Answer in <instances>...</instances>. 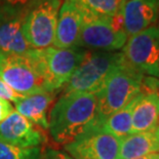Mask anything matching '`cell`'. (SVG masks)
Here are the masks:
<instances>
[{
    "mask_svg": "<svg viewBox=\"0 0 159 159\" xmlns=\"http://www.w3.org/2000/svg\"><path fill=\"white\" fill-rule=\"evenodd\" d=\"M158 124L159 94L141 93L133 110L131 134L153 130L158 126Z\"/></svg>",
    "mask_w": 159,
    "mask_h": 159,
    "instance_id": "14",
    "label": "cell"
},
{
    "mask_svg": "<svg viewBox=\"0 0 159 159\" xmlns=\"http://www.w3.org/2000/svg\"><path fill=\"white\" fill-rule=\"evenodd\" d=\"M81 25L82 11L76 0H64L60 6L56 27L53 45L57 48L77 47Z\"/></svg>",
    "mask_w": 159,
    "mask_h": 159,
    "instance_id": "11",
    "label": "cell"
},
{
    "mask_svg": "<svg viewBox=\"0 0 159 159\" xmlns=\"http://www.w3.org/2000/svg\"><path fill=\"white\" fill-rule=\"evenodd\" d=\"M0 141L21 148L38 147L44 136L33 123L16 111L0 123Z\"/></svg>",
    "mask_w": 159,
    "mask_h": 159,
    "instance_id": "10",
    "label": "cell"
},
{
    "mask_svg": "<svg viewBox=\"0 0 159 159\" xmlns=\"http://www.w3.org/2000/svg\"><path fill=\"white\" fill-rule=\"evenodd\" d=\"M0 78L23 96L46 91L44 81L27 53L24 56L0 53Z\"/></svg>",
    "mask_w": 159,
    "mask_h": 159,
    "instance_id": "8",
    "label": "cell"
},
{
    "mask_svg": "<svg viewBox=\"0 0 159 159\" xmlns=\"http://www.w3.org/2000/svg\"><path fill=\"white\" fill-rule=\"evenodd\" d=\"M97 93L63 94L49 114L48 130L57 144L68 145L81 136L97 131Z\"/></svg>",
    "mask_w": 159,
    "mask_h": 159,
    "instance_id": "1",
    "label": "cell"
},
{
    "mask_svg": "<svg viewBox=\"0 0 159 159\" xmlns=\"http://www.w3.org/2000/svg\"><path fill=\"white\" fill-rule=\"evenodd\" d=\"M124 31L128 37L144 31L158 21V0H127L121 8Z\"/></svg>",
    "mask_w": 159,
    "mask_h": 159,
    "instance_id": "12",
    "label": "cell"
},
{
    "mask_svg": "<svg viewBox=\"0 0 159 159\" xmlns=\"http://www.w3.org/2000/svg\"><path fill=\"white\" fill-rule=\"evenodd\" d=\"M45 84L47 93H53L65 86L82 61L85 52L78 47L57 48L46 47L27 52Z\"/></svg>",
    "mask_w": 159,
    "mask_h": 159,
    "instance_id": "4",
    "label": "cell"
},
{
    "mask_svg": "<svg viewBox=\"0 0 159 159\" xmlns=\"http://www.w3.org/2000/svg\"><path fill=\"white\" fill-rule=\"evenodd\" d=\"M26 97L27 96H23V94L13 90L11 86L7 85L4 81L0 78V99H3L5 101H11L12 103L18 104L22 100L25 99Z\"/></svg>",
    "mask_w": 159,
    "mask_h": 159,
    "instance_id": "20",
    "label": "cell"
},
{
    "mask_svg": "<svg viewBox=\"0 0 159 159\" xmlns=\"http://www.w3.org/2000/svg\"><path fill=\"white\" fill-rule=\"evenodd\" d=\"M81 8L98 16L111 18L121 11L123 0H76Z\"/></svg>",
    "mask_w": 159,
    "mask_h": 159,
    "instance_id": "18",
    "label": "cell"
},
{
    "mask_svg": "<svg viewBox=\"0 0 159 159\" xmlns=\"http://www.w3.org/2000/svg\"><path fill=\"white\" fill-rule=\"evenodd\" d=\"M81 11L82 25L77 47L99 52H114L124 46L128 36L124 31L121 12L111 18H105L94 16L83 8H81Z\"/></svg>",
    "mask_w": 159,
    "mask_h": 159,
    "instance_id": "5",
    "label": "cell"
},
{
    "mask_svg": "<svg viewBox=\"0 0 159 159\" xmlns=\"http://www.w3.org/2000/svg\"><path fill=\"white\" fill-rule=\"evenodd\" d=\"M45 159H73L65 152L57 150H48L45 155Z\"/></svg>",
    "mask_w": 159,
    "mask_h": 159,
    "instance_id": "23",
    "label": "cell"
},
{
    "mask_svg": "<svg viewBox=\"0 0 159 159\" xmlns=\"http://www.w3.org/2000/svg\"><path fill=\"white\" fill-rule=\"evenodd\" d=\"M123 1H124V2H125V1H127V0H123Z\"/></svg>",
    "mask_w": 159,
    "mask_h": 159,
    "instance_id": "28",
    "label": "cell"
},
{
    "mask_svg": "<svg viewBox=\"0 0 159 159\" xmlns=\"http://www.w3.org/2000/svg\"><path fill=\"white\" fill-rule=\"evenodd\" d=\"M121 140L103 131H90L65 146L73 159H118Z\"/></svg>",
    "mask_w": 159,
    "mask_h": 159,
    "instance_id": "9",
    "label": "cell"
},
{
    "mask_svg": "<svg viewBox=\"0 0 159 159\" xmlns=\"http://www.w3.org/2000/svg\"><path fill=\"white\" fill-rule=\"evenodd\" d=\"M143 77V74L131 69L125 62L110 74L102 89L97 93V129L104 119L127 106L131 101L140 96Z\"/></svg>",
    "mask_w": 159,
    "mask_h": 159,
    "instance_id": "2",
    "label": "cell"
},
{
    "mask_svg": "<svg viewBox=\"0 0 159 159\" xmlns=\"http://www.w3.org/2000/svg\"><path fill=\"white\" fill-rule=\"evenodd\" d=\"M13 112L12 105L3 99H0V123L5 120Z\"/></svg>",
    "mask_w": 159,
    "mask_h": 159,
    "instance_id": "22",
    "label": "cell"
},
{
    "mask_svg": "<svg viewBox=\"0 0 159 159\" xmlns=\"http://www.w3.org/2000/svg\"><path fill=\"white\" fill-rule=\"evenodd\" d=\"M40 149L21 148L0 141V159H39Z\"/></svg>",
    "mask_w": 159,
    "mask_h": 159,
    "instance_id": "19",
    "label": "cell"
},
{
    "mask_svg": "<svg viewBox=\"0 0 159 159\" xmlns=\"http://www.w3.org/2000/svg\"><path fill=\"white\" fill-rule=\"evenodd\" d=\"M158 20H159V0H158Z\"/></svg>",
    "mask_w": 159,
    "mask_h": 159,
    "instance_id": "26",
    "label": "cell"
},
{
    "mask_svg": "<svg viewBox=\"0 0 159 159\" xmlns=\"http://www.w3.org/2000/svg\"><path fill=\"white\" fill-rule=\"evenodd\" d=\"M60 6L61 0H38L27 9L23 31L33 49L53 44Z\"/></svg>",
    "mask_w": 159,
    "mask_h": 159,
    "instance_id": "6",
    "label": "cell"
},
{
    "mask_svg": "<svg viewBox=\"0 0 159 159\" xmlns=\"http://www.w3.org/2000/svg\"><path fill=\"white\" fill-rule=\"evenodd\" d=\"M151 153H159V134L153 130L131 134L121 139L118 159H136Z\"/></svg>",
    "mask_w": 159,
    "mask_h": 159,
    "instance_id": "15",
    "label": "cell"
},
{
    "mask_svg": "<svg viewBox=\"0 0 159 159\" xmlns=\"http://www.w3.org/2000/svg\"><path fill=\"white\" fill-rule=\"evenodd\" d=\"M138 98L139 97H137L136 99L131 101L127 106H125L121 110L111 114L106 119H104L99 124L97 130L109 134L111 136L120 139V140L129 136L131 134V116H133V110L138 101Z\"/></svg>",
    "mask_w": 159,
    "mask_h": 159,
    "instance_id": "17",
    "label": "cell"
},
{
    "mask_svg": "<svg viewBox=\"0 0 159 159\" xmlns=\"http://www.w3.org/2000/svg\"><path fill=\"white\" fill-rule=\"evenodd\" d=\"M7 13H8V8L5 7V6H3L1 3H0V25H1L3 21L5 20Z\"/></svg>",
    "mask_w": 159,
    "mask_h": 159,
    "instance_id": "24",
    "label": "cell"
},
{
    "mask_svg": "<svg viewBox=\"0 0 159 159\" xmlns=\"http://www.w3.org/2000/svg\"><path fill=\"white\" fill-rule=\"evenodd\" d=\"M52 93H53L42 91L27 96L21 102L16 104V111L31 123L36 124L37 126L44 129H48L46 112L49 105L53 101Z\"/></svg>",
    "mask_w": 159,
    "mask_h": 159,
    "instance_id": "16",
    "label": "cell"
},
{
    "mask_svg": "<svg viewBox=\"0 0 159 159\" xmlns=\"http://www.w3.org/2000/svg\"><path fill=\"white\" fill-rule=\"evenodd\" d=\"M122 56L131 69L159 78V24L130 36L122 47Z\"/></svg>",
    "mask_w": 159,
    "mask_h": 159,
    "instance_id": "7",
    "label": "cell"
},
{
    "mask_svg": "<svg viewBox=\"0 0 159 159\" xmlns=\"http://www.w3.org/2000/svg\"><path fill=\"white\" fill-rule=\"evenodd\" d=\"M136 159H159V153H151V154L145 155V156L136 158Z\"/></svg>",
    "mask_w": 159,
    "mask_h": 159,
    "instance_id": "25",
    "label": "cell"
},
{
    "mask_svg": "<svg viewBox=\"0 0 159 159\" xmlns=\"http://www.w3.org/2000/svg\"><path fill=\"white\" fill-rule=\"evenodd\" d=\"M26 11L8 8L5 20L0 25V53L24 56L33 49L25 38L23 23Z\"/></svg>",
    "mask_w": 159,
    "mask_h": 159,
    "instance_id": "13",
    "label": "cell"
},
{
    "mask_svg": "<svg viewBox=\"0 0 159 159\" xmlns=\"http://www.w3.org/2000/svg\"><path fill=\"white\" fill-rule=\"evenodd\" d=\"M157 129H158V134H159V125H158V126H157Z\"/></svg>",
    "mask_w": 159,
    "mask_h": 159,
    "instance_id": "27",
    "label": "cell"
},
{
    "mask_svg": "<svg viewBox=\"0 0 159 159\" xmlns=\"http://www.w3.org/2000/svg\"><path fill=\"white\" fill-rule=\"evenodd\" d=\"M124 62L122 52H85L64 86V94L97 93L113 71Z\"/></svg>",
    "mask_w": 159,
    "mask_h": 159,
    "instance_id": "3",
    "label": "cell"
},
{
    "mask_svg": "<svg viewBox=\"0 0 159 159\" xmlns=\"http://www.w3.org/2000/svg\"><path fill=\"white\" fill-rule=\"evenodd\" d=\"M38 0H0V3L7 8L15 11H26Z\"/></svg>",
    "mask_w": 159,
    "mask_h": 159,
    "instance_id": "21",
    "label": "cell"
}]
</instances>
